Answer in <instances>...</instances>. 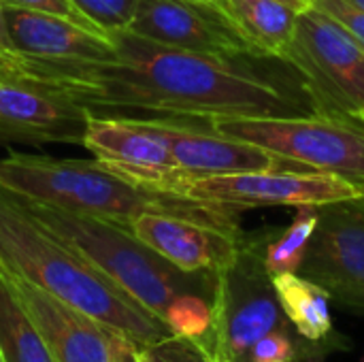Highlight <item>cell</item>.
I'll return each mask as SVG.
<instances>
[{"label": "cell", "mask_w": 364, "mask_h": 362, "mask_svg": "<svg viewBox=\"0 0 364 362\" xmlns=\"http://www.w3.org/2000/svg\"><path fill=\"white\" fill-rule=\"evenodd\" d=\"M109 38L115 53L107 60L19 58L0 70L94 113L145 111L205 122L316 113L284 83L241 60L160 45L130 30Z\"/></svg>", "instance_id": "cell-1"}, {"label": "cell", "mask_w": 364, "mask_h": 362, "mask_svg": "<svg viewBox=\"0 0 364 362\" xmlns=\"http://www.w3.org/2000/svg\"><path fill=\"white\" fill-rule=\"evenodd\" d=\"M0 265L141 348L173 337V331L156 314L47 233L4 192H0Z\"/></svg>", "instance_id": "cell-2"}, {"label": "cell", "mask_w": 364, "mask_h": 362, "mask_svg": "<svg viewBox=\"0 0 364 362\" xmlns=\"http://www.w3.org/2000/svg\"><path fill=\"white\" fill-rule=\"evenodd\" d=\"M0 192L21 203L90 215L119 226H128L136 215L149 211L239 226V211L136 183L100 160L11 154L0 158Z\"/></svg>", "instance_id": "cell-3"}, {"label": "cell", "mask_w": 364, "mask_h": 362, "mask_svg": "<svg viewBox=\"0 0 364 362\" xmlns=\"http://www.w3.org/2000/svg\"><path fill=\"white\" fill-rule=\"evenodd\" d=\"M47 233L73 247L164 324L186 294L213 299L218 273H188L139 241L128 226L17 201ZM168 326V324H166Z\"/></svg>", "instance_id": "cell-4"}, {"label": "cell", "mask_w": 364, "mask_h": 362, "mask_svg": "<svg viewBox=\"0 0 364 362\" xmlns=\"http://www.w3.org/2000/svg\"><path fill=\"white\" fill-rule=\"evenodd\" d=\"M222 137L271 151L311 171L364 183V126L318 113L290 117H218L207 122Z\"/></svg>", "instance_id": "cell-5"}, {"label": "cell", "mask_w": 364, "mask_h": 362, "mask_svg": "<svg viewBox=\"0 0 364 362\" xmlns=\"http://www.w3.org/2000/svg\"><path fill=\"white\" fill-rule=\"evenodd\" d=\"M264 235H245L235 258L218 271L209 354L215 362H245L271 331H294L262 258Z\"/></svg>", "instance_id": "cell-6"}, {"label": "cell", "mask_w": 364, "mask_h": 362, "mask_svg": "<svg viewBox=\"0 0 364 362\" xmlns=\"http://www.w3.org/2000/svg\"><path fill=\"white\" fill-rule=\"evenodd\" d=\"M318 115L358 122L364 109V47L333 17L316 6L299 13L286 55Z\"/></svg>", "instance_id": "cell-7"}, {"label": "cell", "mask_w": 364, "mask_h": 362, "mask_svg": "<svg viewBox=\"0 0 364 362\" xmlns=\"http://www.w3.org/2000/svg\"><path fill=\"white\" fill-rule=\"evenodd\" d=\"M171 192L232 211L260 207L318 209L328 203L363 198L358 183L301 164L235 175L181 177L171 186Z\"/></svg>", "instance_id": "cell-8"}, {"label": "cell", "mask_w": 364, "mask_h": 362, "mask_svg": "<svg viewBox=\"0 0 364 362\" xmlns=\"http://www.w3.org/2000/svg\"><path fill=\"white\" fill-rule=\"evenodd\" d=\"M130 32L160 45L228 60L258 58L222 2L139 0Z\"/></svg>", "instance_id": "cell-9"}, {"label": "cell", "mask_w": 364, "mask_h": 362, "mask_svg": "<svg viewBox=\"0 0 364 362\" xmlns=\"http://www.w3.org/2000/svg\"><path fill=\"white\" fill-rule=\"evenodd\" d=\"M81 145L119 175L149 188L171 192L183 177L166 143L143 117H109L87 109Z\"/></svg>", "instance_id": "cell-10"}, {"label": "cell", "mask_w": 364, "mask_h": 362, "mask_svg": "<svg viewBox=\"0 0 364 362\" xmlns=\"http://www.w3.org/2000/svg\"><path fill=\"white\" fill-rule=\"evenodd\" d=\"M130 233L188 273H218L239 252L245 233L190 215L149 211L128 224Z\"/></svg>", "instance_id": "cell-11"}, {"label": "cell", "mask_w": 364, "mask_h": 362, "mask_svg": "<svg viewBox=\"0 0 364 362\" xmlns=\"http://www.w3.org/2000/svg\"><path fill=\"white\" fill-rule=\"evenodd\" d=\"M299 273L331 297L364 292V201L318 207V224Z\"/></svg>", "instance_id": "cell-12"}, {"label": "cell", "mask_w": 364, "mask_h": 362, "mask_svg": "<svg viewBox=\"0 0 364 362\" xmlns=\"http://www.w3.org/2000/svg\"><path fill=\"white\" fill-rule=\"evenodd\" d=\"M87 109L0 70V145L81 143Z\"/></svg>", "instance_id": "cell-13"}, {"label": "cell", "mask_w": 364, "mask_h": 362, "mask_svg": "<svg viewBox=\"0 0 364 362\" xmlns=\"http://www.w3.org/2000/svg\"><path fill=\"white\" fill-rule=\"evenodd\" d=\"M160 139L171 149V156L183 177H213V175H235L267 171L286 162L271 151L218 134L209 128H198L190 124H179L171 119H149Z\"/></svg>", "instance_id": "cell-14"}, {"label": "cell", "mask_w": 364, "mask_h": 362, "mask_svg": "<svg viewBox=\"0 0 364 362\" xmlns=\"http://www.w3.org/2000/svg\"><path fill=\"white\" fill-rule=\"evenodd\" d=\"M4 269V267H2ZM6 271V269H4ZM15 294L38 326L55 362H109V333L96 320L64 305L34 284L9 273Z\"/></svg>", "instance_id": "cell-15"}, {"label": "cell", "mask_w": 364, "mask_h": 362, "mask_svg": "<svg viewBox=\"0 0 364 362\" xmlns=\"http://www.w3.org/2000/svg\"><path fill=\"white\" fill-rule=\"evenodd\" d=\"M13 49L34 60H107L115 49L109 34L90 30L60 15L4 4Z\"/></svg>", "instance_id": "cell-16"}, {"label": "cell", "mask_w": 364, "mask_h": 362, "mask_svg": "<svg viewBox=\"0 0 364 362\" xmlns=\"http://www.w3.org/2000/svg\"><path fill=\"white\" fill-rule=\"evenodd\" d=\"M222 4L258 58L286 62L299 11L279 0H222Z\"/></svg>", "instance_id": "cell-17"}, {"label": "cell", "mask_w": 364, "mask_h": 362, "mask_svg": "<svg viewBox=\"0 0 364 362\" xmlns=\"http://www.w3.org/2000/svg\"><path fill=\"white\" fill-rule=\"evenodd\" d=\"M279 305L292 329L307 341H322L333 331L331 294L301 273L271 275Z\"/></svg>", "instance_id": "cell-18"}, {"label": "cell", "mask_w": 364, "mask_h": 362, "mask_svg": "<svg viewBox=\"0 0 364 362\" xmlns=\"http://www.w3.org/2000/svg\"><path fill=\"white\" fill-rule=\"evenodd\" d=\"M0 352L4 362H55L0 265Z\"/></svg>", "instance_id": "cell-19"}, {"label": "cell", "mask_w": 364, "mask_h": 362, "mask_svg": "<svg viewBox=\"0 0 364 362\" xmlns=\"http://www.w3.org/2000/svg\"><path fill=\"white\" fill-rule=\"evenodd\" d=\"M318 224V209H299L292 224L275 235L264 233L262 258L271 275L299 273Z\"/></svg>", "instance_id": "cell-20"}, {"label": "cell", "mask_w": 364, "mask_h": 362, "mask_svg": "<svg viewBox=\"0 0 364 362\" xmlns=\"http://www.w3.org/2000/svg\"><path fill=\"white\" fill-rule=\"evenodd\" d=\"M70 2L85 19H90L105 34L128 30L139 6V0H70Z\"/></svg>", "instance_id": "cell-21"}, {"label": "cell", "mask_w": 364, "mask_h": 362, "mask_svg": "<svg viewBox=\"0 0 364 362\" xmlns=\"http://www.w3.org/2000/svg\"><path fill=\"white\" fill-rule=\"evenodd\" d=\"M141 356L143 362H215L207 348L177 335L156 346L141 348Z\"/></svg>", "instance_id": "cell-22"}, {"label": "cell", "mask_w": 364, "mask_h": 362, "mask_svg": "<svg viewBox=\"0 0 364 362\" xmlns=\"http://www.w3.org/2000/svg\"><path fill=\"white\" fill-rule=\"evenodd\" d=\"M290 333L292 331L267 333L252 346L245 362H294L299 358V350Z\"/></svg>", "instance_id": "cell-23"}, {"label": "cell", "mask_w": 364, "mask_h": 362, "mask_svg": "<svg viewBox=\"0 0 364 362\" xmlns=\"http://www.w3.org/2000/svg\"><path fill=\"white\" fill-rule=\"evenodd\" d=\"M311 6L339 21L364 47V9L350 0H311Z\"/></svg>", "instance_id": "cell-24"}, {"label": "cell", "mask_w": 364, "mask_h": 362, "mask_svg": "<svg viewBox=\"0 0 364 362\" xmlns=\"http://www.w3.org/2000/svg\"><path fill=\"white\" fill-rule=\"evenodd\" d=\"M4 4L9 6H19V9H28V11H38V13H49V15H60V17H66L75 23H81L90 30H96L100 32L90 19H85L77 6L70 2V0H2ZM105 34V32H102Z\"/></svg>", "instance_id": "cell-25"}, {"label": "cell", "mask_w": 364, "mask_h": 362, "mask_svg": "<svg viewBox=\"0 0 364 362\" xmlns=\"http://www.w3.org/2000/svg\"><path fill=\"white\" fill-rule=\"evenodd\" d=\"M109 362H143L141 346L122 335L109 333Z\"/></svg>", "instance_id": "cell-26"}, {"label": "cell", "mask_w": 364, "mask_h": 362, "mask_svg": "<svg viewBox=\"0 0 364 362\" xmlns=\"http://www.w3.org/2000/svg\"><path fill=\"white\" fill-rule=\"evenodd\" d=\"M19 60L17 51L13 49L9 28H6V17H4V2L0 0V68H9Z\"/></svg>", "instance_id": "cell-27"}, {"label": "cell", "mask_w": 364, "mask_h": 362, "mask_svg": "<svg viewBox=\"0 0 364 362\" xmlns=\"http://www.w3.org/2000/svg\"><path fill=\"white\" fill-rule=\"evenodd\" d=\"M331 299L348 312L364 314V292H346V294H335Z\"/></svg>", "instance_id": "cell-28"}, {"label": "cell", "mask_w": 364, "mask_h": 362, "mask_svg": "<svg viewBox=\"0 0 364 362\" xmlns=\"http://www.w3.org/2000/svg\"><path fill=\"white\" fill-rule=\"evenodd\" d=\"M279 2H284V4H288V6H292L294 11H299V13H303V11H307L309 6H311V0H279Z\"/></svg>", "instance_id": "cell-29"}, {"label": "cell", "mask_w": 364, "mask_h": 362, "mask_svg": "<svg viewBox=\"0 0 364 362\" xmlns=\"http://www.w3.org/2000/svg\"><path fill=\"white\" fill-rule=\"evenodd\" d=\"M350 2H354V4H358L360 9H364V0H350Z\"/></svg>", "instance_id": "cell-30"}, {"label": "cell", "mask_w": 364, "mask_h": 362, "mask_svg": "<svg viewBox=\"0 0 364 362\" xmlns=\"http://www.w3.org/2000/svg\"><path fill=\"white\" fill-rule=\"evenodd\" d=\"M358 122H360V124H363V122H364V109H363V111H360V115H358Z\"/></svg>", "instance_id": "cell-31"}, {"label": "cell", "mask_w": 364, "mask_h": 362, "mask_svg": "<svg viewBox=\"0 0 364 362\" xmlns=\"http://www.w3.org/2000/svg\"><path fill=\"white\" fill-rule=\"evenodd\" d=\"M360 188H363V201H364V183H360Z\"/></svg>", "instance_id": "cell-32"}, {"label": "cell", "mask_w": 364, "mask_h": 362, "mask_svg": "<svg viewBox=\"0 0 364 362\" xmlns=\"http://www.w3.org/2000/svg\"><path fill=\"white\" fill-rule=\"evenodd\" d=\"M207 2H222V0H207Z\"/></svg>", "instance_id": "cell-33"}, {"label": "cell", "mask_w": 364, "mask_h": 362, "mask_svg": "<svg viewBox=\"0 0 364 362\" xmlns=\"http://www.w3.org/2000/svg\"><path fill=\"white\" fill-rule=\"evenodd\" d=\"M0 362H4V358H2V352H0Z\"/></svg>", "instance_id": "cell-34"}, {"label": "cell", "mask_w": 364, "mask_h": 362, "mask_svg": "<svg viewBox=\"0 0 364 362\" xmlns=\"http://www.w3.org/2000/svg\"><path fill=\"white\" fill-rule=\"evenodd\" d=\"M363 126H364V122H363Z\"/></svg>", "instance_id": "cell-35"}]
</instances>
